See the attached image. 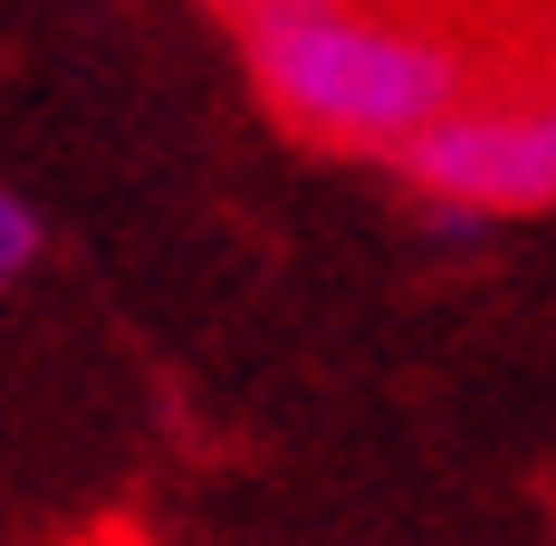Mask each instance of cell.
<instances>
[{
	"mask_svg": "<svg viewBox=\"0 0 556 546\" xmlns=\"http://www.w3.org/2000/svg\"><path fill=\"white\" fill-rule=\"evenodd\" d=\"M39 259H49V212H39L29 192H10V182H0V297L39 269Z\"/></svg>",
	"mask_w": 556,
	"mask_h": 546,
	"instance_id": "obj_3",
	"label": "cell"
},
{
	"mask_svg": "<svg viewBox=\"0 0 556 546\" xmlns=\"http://www.w3.org/2000/svg\"><path fill=\"white\" fill-rule=\"evenodd\" d=\"M500 220H480V212H460V202H422V240L432 250H480Z\"/></svg>",
	"mask_w": 556,
	"mask_h": 546,
	"instance_id": "obj_4",
	"label": "cell"
},
{
	"mask_svg": "<svg viewBox=\"0 0 556 546\" xmlns=\"http://www.w3.org/2000/svg\"><path fill=\"white\" fill-rule=\"evenodd\" d=\"M384 173L413 202H460L480 220L556 212V87H538V97H470L422 144H403Z\"/></svg>",
	"mask_w": 556,
	"mask_h": 546,
	"instance_id": "obj_2",
	"label": "cell"
},
{
	"mask_svg": "<svg viewBox=\"0 0 556 546\" xmlns=\"http://www.w3.org/2000/svg\"><path fill=\"white\" fill-rule=\"evenodd\" d=\"M202 10H212V20H240V10H250V0H202Z\"/></svg>",
	"mask_w": 556,
	"mask_h": 546,
	"instance_id": "obj_5",
	"label": "cell"
},
{
	"mask_svg": "<svg viewBox=\"0 0 556 546\" xmlns=\"http://www.w3.org/2000/svg\"><path fill=\"white\" fill-rule=\"evenodd\" d=\"M230 39L278 135L317 154H375V164H393L442 115H460L480 77L460 29L393 0H250Z\"/></svg>",
	"mask_w": 556,
	"mask_h": 546,
	"instance_id": "obj_1",
	"label": "cell"
}]
</instances>
